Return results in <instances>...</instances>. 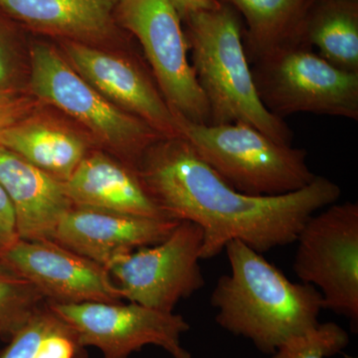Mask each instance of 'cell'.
<instances>
[{
	"label": "cell",
	"instance_id": "obj_1",
	"mask_svg": "<svg viewBox=\"0 0 358 358\" xmlns=\"http://www.w3.org/2000/svg\"><path fill=\"white\" fill-rule=\"evenodd\" d=\"M136 174L166 218L201 228V260L218 256L233 240L260 254L294 243L308 218L341 195L336 182L320 176L298 192L245 194L226 182L180 136L155 141L141 157Z\"/></svg>",
	"mask_w": 358,
	"mask_h": 358
},
{
	"label": "cell",
	"instance_id": "obj_2",
	"mask_svg": "<svg viewBox=\"0 0 358 358\" xmlns=\"http://www.w3.org/2000/svg\"><path fill=\"white\" fill-rule=\"evenodd\" d=\"M224 250L231 273L219 278L210 298L219 326L273 355L287 339L319 324L324 310L319 289L292 282L262 254L239 240Z\"/></svg>",
	"mask_w": 358,
	"mask_h": 358
},
{
	"label": "cell",
	"instance_id": "obj_3",
	"mask_svg": "<svg viewBox=\"0 0 358 358\" xmlns=\"http://www.w3.org/2000/svg\"><path fill=\"white\" fill-rule=\"evenodd\" d=\"M192 68L209 110L210 124L244 122L278 143L292 145L293 131L266 109L257 93L237 11L221 2L185 20Z\"/></svg>",
	"mask_w": 358,
	"mask_h": 358
},
{
	"label": "cell",
	"instance_id": "obj_4",
	"mask_svg": "<svg viewBox=\"0 0 358 358\" xmlns=\"http://www.w3.org/2000/svg\"><path fill=\"white\" fill-rule=\"evenodd\" d=\"M174 115L178 136L238 192L254 196L287 194L317 176L308 169L307 150L278 143L250 124H202Z\"/></svg>",
	"mask_w": 358,
	"mask_h": 358
},
{
	"label": "cell",
	"instance_id": "obj_5",
	"mask_svg": "<svg viewBox=\"0 0 358 358\" xmlns=\"http://www.w3.org/2000/svg\"><path fill=\"white\" fill-rule=\"evenodd\" d=\"M251 69L261 102L282 120L298 113L358 120V73L331 65L307 44L275 49Z\"/></svg>",
	"mask_w": 358,
	"mask_h": 358
},
{
	"label": "cell",
	"instance_id": "obj_6",
	"mask_svg": "<svg viewBox=\"0 0 358 358\" xmlns=\"http://www.w3.org/2000/svg\"><path fill=\"white\" fill-rule=\"evenodd\" d=\"M30 53L33 96L74 117L136 171L145 150L164 136L108 101L51 47L37 44Z\"/></svg>",
	"mask_w": 358,
	"mask_h": 358
},
{
	"label": "cell",
	"instance_id": "obj_7",
	"mask_svg": "<svg viewBox=\"0 0 358 358\" xmlns=\"http://www.w3.org/2000/svg\"><path fill=\"white\" fill-rule=\"evenodd\" d=\"M294 271L322 294L324 310L358 324V204L333 203L308 218L296 240Z\"/></svg>",
	"mask_w": 358,
	"mask_h": 358
},
{
	"label": "cell",
	"instance_id": "obj_8",
	"mask_svg": "<svg viewBox=\"0 0 358 358\" xmlns=\"http://www.w3.org/2000/svg\"><path fill=\"white\" fill-rule=\"evenodd\" d=\"M120 24L138 39L155 82L174 114L210 124V110L187 58L181 18L169 0H117Z\"/></svg>",
	"mask_w": 358,
	"mask_h": 358
},
{
	"label": "cell",
	"instance_id": "obj_9",
	"mask_svg": "<svg viewBox=\"0 0 358 358\" xmlns=\"http://www.w3.org/2000/svg\"><path fill=\"white\" fill-rule=\"evenodd\" d=\"M202 230L180 221L166 239L117 257L107 267L122 299L173 313L181 300L204 288L200 268Z\"/></svg>",
	"mask_w": 358,
	"mask_h": 358
},
{
	"label": "cell",
	"instance_id": "obj_10",
	"mask_svg": "<svg viewBox=\"0 0 358 358\" xmlns=\"http://www.w3.org/2000/svg\"><path fill=\"white\" fill-rule=\"evenodd\" d=\"M47 307L69 327L80 348H99L103 358H129L147 345L160 346L174 355L181 348V334L189 329L181 315L131 301H48Z\"/></svg>",
	"mask_w": 358,
	"mask_h": 358
},
{
	"label": "cell",
	"instance_id": "obj_11",
	"mask_svg": "<svg viewBox=\"0 0 358 358\" xmlns=\"http://www.w3.org/2000/svg\"><path fill=\"white\" fill-rule=\"evenodd\" d=\"M0 260L52 303H117L122 299L107 268L53 240L17 238L6 247Z\"/></svg>",
	"mask_w": 358,
	"mask_h": 358
},
{
	"label": "cell",
	"instance_id": "obj_12",
	"mask_svg": "<svg viewBox=\"0 0 358 358\" xmlns=\"http://www.w3.org/2000/svg\"><path fill=\"white\" fill-rule=\"evenodd\" d=\"M64 50L71 66L108 101L143 120L164 138L178 136L176 115L141 65L82 42L67 40Z\"/></svg>",
	"mask_w": 358,
	"mask_h": 358
},
{
	"label": "cell",
	"instance_id": "obj_13",
	"mask_svg": "<svg viewBox=\"0 0 358 358\" xmlns=\"http://www.w3.org/2000/svg\"><path fill=\"white\" fill-rule=\"evenodd\" d=\"M180 221L73 206L53 241L107 268L117 257L164 241Z\"/></svg>",
	"mask_w": 358,
	"mask_h": 358
},
{
	"label": "cell",
	"instance_id": "obj_14",
	"mask_svg": "<svg viewBox=\"0 0 358 358\" xmlns=\"http://www.w3.org/2000/svg\"><path fill=\"white\" fill-rule=\"evenodd\" d=\"M0 186L13 204L20 239L53 240L61 218L73 207L64 182L2 145Z\"/></svg>",
	"mask_w": 358,
	"mask_h": 358
},
{
	"label": "cell",
	"instance_id": "obj_15",
	"mask_svg": "<svg viewBox=\"0 0 358 358\" xmlns=\"http://www.w3.org/2000/svg\"><path fill=\"white\" fill-rule=\"evenodd\" d=\"M64 188L73 206L166 218L145 192L134 169L100 152L87 155L65 181Z\"/></svg>",
	"mask_w": 358,
	"mask_h": 358
},
{
	"label": "cell",
	"instance_id": "obj_16",
	"mask_svg": "<svg viewBox=\"0 0 358 358\" xmlns=\"http://www.w3.org/2000/svg\"><path fill=\"white\" fill-rule=\"evenodd\" d=\"M115 0H0V13L36 31L86 43L114 31Z\"/></svg>",
	"mask_w": 358,
	"mask_h": 358
},
{
	"label": "cell",
	"instance_id": "obj_17",
	"mask_svg": "<svg viewBox=\"0 0 358 358\" xmlns=\"http://www.w3.org/2000/svg\"><path fill=\"white\" fill-rule=\"evenodd\" d=\"M0 145L62 182L88 155L83 138L55 122L32 115L1 131Z\"/></svg>",
	"mask_w": 358,
	"mask_h": 358
},
{
	"label": "cell",
	"instance_id": "obj_18",
	"mask_svg": "<svg viewBox=\"0 0 358 358\" xmlns=\"http://www.w3.org/2000/svg\"><path fill=\"white\" fill-rule=\"evenodd\" d=\"M301 42L346 72L358 73L357 0H315L301 27Z\"/></svg>",
	"mask_w": 358,
	"mask_h": 358
},
{
	"label": "cell",
	"instance_id": "obj_19",
	"mask_svg": "<svg viewBox=\"0 0 358 358\" xmlns=\"http://www.w3.org/2000/svg\"><path fill=\"white\" fill-rule=\"evenodd\" d=\"M243 14L250 64L285 45L303 43L301 27L315 0H219Z\"/></svg>",
	"mask_w": 358,
	"mask_h": 358
},
{
	"label": "cell",
	"instance_id": "obj_20",
	"mask_svg": "<svg viewBox=\"0 0 358 358\" xmlns=\"http://www.w3.org/2000/svg\"><path fill=\"white\" fill-rule=\"evenodd\" d=\"M38 289L0 260V329L13 336L43 307Z\"/></svg>",
	"mask_w": 358,
	"mask_h": 358
},
{
	"label": "cell",
	"instance_id": "obj_21",
	"mask_svg": "<svg viewBox=\"0 0 358 358\" xmlns=\"http://www.w3.org/2000/svg\"><path fill=\"white\" fill-rule=\"evenodd\" d=\"M350 336L336 322L317 324L306 333L292 336L279 346L272 358H324L339 353Z\"/></svg>",
	"mask_w": 358,
	"mask_h": 358
},
{
	"label": "cell",
	"instance_id": "obj_22",
	"mask_svg": "<svg viewBox=\"0 0 358 358\" xmlns=\"http://www.w3.org/2000/svg\"><path fill=\"white\" fill-rule=\"evenodd\" d=\"M68 329L46 306L11 336L10 343L0 353V358H32L45 338Z\"/></svg>",
	"mask_w": 358,
	"mask_h": 358
},
{
	"label": "cell",
	"instance_id": "obj_23",
	"mask_svg": "<svg viewBox=\"0 0 358 358\" xmlns=\"http://www.w3.org/2000/svg\"><path fill=\"white\" fill-rule=\"evenodd\" d=\"M39 101L13 88L0 90V133L33 115Z\"/></svg>",
	"mask_w": 358,
	"mask_h": 358
},
{
	"label": "cell",
	"instance_id": "obj_24",
	"mask_svg": "<svg viewBox=\"0 0 358 358\" xmlns=\"http://www.w3.org/2000/svg\"><path fill=\"white\" fill-rule=\"evenodd\" d=\"M79 348L74 334L68 329L45 338L32 358H75Z\"/></svg>",
	"mask_w": 358,
	"mask_h": 358
},
{
	"label": "cell",
	"instance_id": "obj_25",
	"mask_svg": "<svg viewBox=\"0 0 358 358\" xmlns=\"http://www.w3.org/2000/svg\"><path fill=\"white\" fill-rule=\"evenodd\" d=\"M176 9L181 20L200 11L214 10L220 7L219 0H169Z\"/></svg>",
	"mask_w": 358,
	"mask_h": 358
},
{
	"label": "cell",
	"instance_id": "obj_26",
	"mask_svg": "<svg viewBox=\"0 0 358 358\" xmlns=\"http://www.w3.org/2000/svg\"><path fill=\"white\" fill-rule=\"evenodd\" d=\"M0 230L11 240H16L18 238L16 234L15 214H14L13 206L1 186H0Z\"/></svg>",
	"mask_w": 358,
	"mask_h": 358
},
{
	"label": "cell",
	"instance_id": "obj_27",
	"mask_svg": "<svg viewBox=\"0 0 358 358\" xmlns=\"http://www.w3.org/2000/svg\"><path fill=\"white\" fill-rule=\"evenodd\" d=\"M4 27L2 20H0V90L10 88L8 87L10 78L13 76V68L8 57V51L4 36Z\"/></svg>",
	"mask_w": 358,
	"mask_h": 358
},
{
	"label": "cell",
	"instance_id": "obj_28",
	"mask_svg": "<svg viewBox=\"0 0 358 358\" xmlns=\"http://www.w3.org/2000/svg\"><path fill=\"white\" fill-rule=\"evenodd\" d=\"M15 240H11L10 238L7 237L1 230H0V255L3 253L4 250L9 244L13 243Z\"/></svg>",
	"mask_w": 358,
	"mask_h": 358
},
{
	"label": "cell",
	"instance_id": "obj_29",
	"mask_svg": "<svg viewBox=\"0 0 358 358\" xmlns=\"http://www.w3.org/2000/svg\"><path fill=\"white\" fill-rule=\"evenodd\" d=\"M173 357L174 358H192L189 353L183 350L182 348H181L176 355H173Z\"/></svg>",
	"mask_w": 358,
	"mask_h": 358
},
{
	"label": "cell",
	"instance_id": "obj_30",
	"mask_svg": "<svg viewBox=\"0 0 358 358\" xmlns=\"http://www.w3.org/2000/svg\"><path fill=\"white\" fill-rule=\"evenodd\" d=\"M2 334V331H1V329H0V336H1Z\"/></svg>",
	"mask_w": 358,
	"mask_h": 358
},
{
	"label": "cell",
	"instance_id": "obj_31",
	"mask_svg": "<svg viewBox=\"0 0 358 358\" xmlns=\"http://www.w3.org/2000/svg\"><path fill=\"white\" fill-rule=\"evenodd\" d=\"M115 1H117V0H115Z\"/></svg>",
	"mask_w": 358,
	"mask_h": 358
}]
</instances>
